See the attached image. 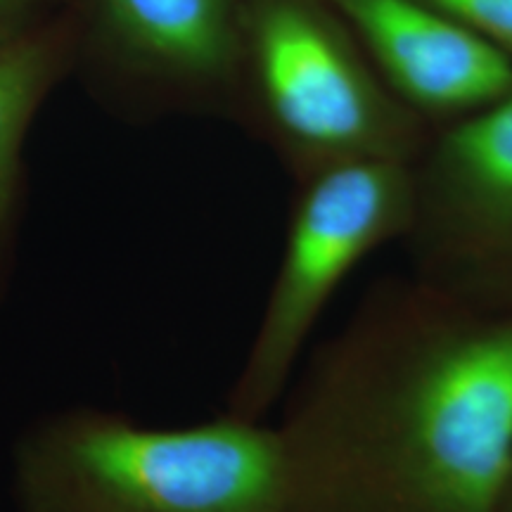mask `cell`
Returning <instances> with one entry per match:
<instances>
[{
	"mask_svg": "<svg viewBox=\"0 0 512 512\" xmlns=\"http://www.w3.org/2000/svg\"><path fill=\"white\" fill-rule=\"evenodd\" d=\"M278 427L290 512H501L512 316L408 278L366 294Z\"/></svg>",
	"mask_w": 512,
	"mask_h": 512,
	"instance_id": "1",
	"label": "cell"
},
{
	"mask_svg": "<svg viewBox=\"0 0 512 512\" xmlns=\"http://www.w3.org/2000/svg\"><path fill=\"white\" fill-rule=\"evenodd\" d=\"M12 479L19 512H290L278 427L233 413L147 427L69 408L17 439Z\"/></svg>",
	"mask_w": 512,
	"mask_h": 512,
	"instance_id": "2",
	"label": "cell"
},
{
	"mask_svg": "<svg viewBox=\"0 0 512 512\" xmlns=\"http://www.w3.org/2000/svg\"><path fill=\"white\" fill-rule=\"evenodd\" d=\"M235 117L294 181L361 159L413 164L432 138L328 0H242Z\"/></svg>",
	"mask_w": 512,
	"mask_h": 512,
	"instance_id": "3",
	"label": "cell"
},
{
	"mask_svg": "<svg viewBox=\"0 0 512 512\" xmlns=\"http://www.w3.org/2000/svg\"><path fill=\"white\" fill-rule=\"evenodd\" d=\"M413 216L408 162L361 159L299 178L280 266L230 389L228 413L264 420L273 411L344 280L377 249L406 240Z\"/></svg>",
	"mask_w": 512,
	"mask_h": 512,
	"instance_id": "4",
	"label": "cell"
},
{
	"mask_svg": "<svg viewBox=\"0 0 512 512\" xmlns=\"http://www.w3.org/2000/svg\"><path fill=\"white\" fill-rule=\"evenodd\" d=\"M413 275L477 309L512 316V93L434 128L413 162Z\"/></svg>",
	"mask_w": 512,
	"mask_h": 512,
	"instance_id": "5",
	"label": "cell"
},
{
	"mask_svg": "<svg viewBox=\"0 0 512 512\" xmlns=\"http://www.w3.org/2000/svg\"><path fill=\"white\" fill-rule=\"evenodd\" d=\"M240 8L242 0H81L79 57L128 107L235 117Z\"/></svg>",
	"mask_w": 512,
	"mask_h": 512,
	"instance_id": "6",
	"label": "cell"
},
{
	"mask_svg": "<svg viewBox=\"0 0 512 512\" xmlns=\"http://www.w3.org/2000/svg\"><path fill=\"white\" fill-rule=\"evenodd\" d=\"M384 86L444 128L512 93V60L427 0H328Z\"/></svg>",
	"mask_w": 512,
	"mask_h": 512,
	"instance_id": "7",
	"label": "cell"
},
{
	"mask_svg": "<svg viewBox=\"0 0 512 512\" xmlns=\"http://www.w3.org/2000/svg\"><path fill=\"white\" fill-rule=\"evenodd\" d=\"M81 3L0 46V292L15 261L24 143L38 110L79 62Z\"/></svg>",
	"mask_w": 512,
	"mask_h": 512,
	"instance_id": "8",
	"label": "cell"
},
{
	"mask_svg": "<svg viewBox=\"0 0 512 512\" xmlns=\"http://www.w3.org/2000/svg\"><path fill=\"white\" fill-rule=\"evenodd\" d=\"M512 60V0H427Z\"/></svg>",
	"mask_w": 512,
	"mask_h": 512,
	"instance_id": "9",
	"label": "cell"
},
{
	"mask_svg": "<svg viewBox=\"0 0 512 512\" xmlns=\"http://www.w3.org/2000/svg\"><path fill=\"white\" fill-rule=\"evenodd\" d=\"M81 0H0V46L29 34Z\"/></svg>",
	"mask_w": 512,
	"mask_h": 512,
	"instance_id": "10",
	"label": "cell"
},
{
	"mask_svg": "<svg viewBox=\"0 0 512 512\" xmlns=\"http://www.w3.org/2000/svg\"><path fill=\"white\" fill-rule=\"evenodd\" d=\"M501 512H512V463H510V472H508V482H505Z\"/></svg>",
	"mask_w": 512,
	"mask_h": 512,
	"instance_id": "11",
	"label": "cell"
}]
</instances>
